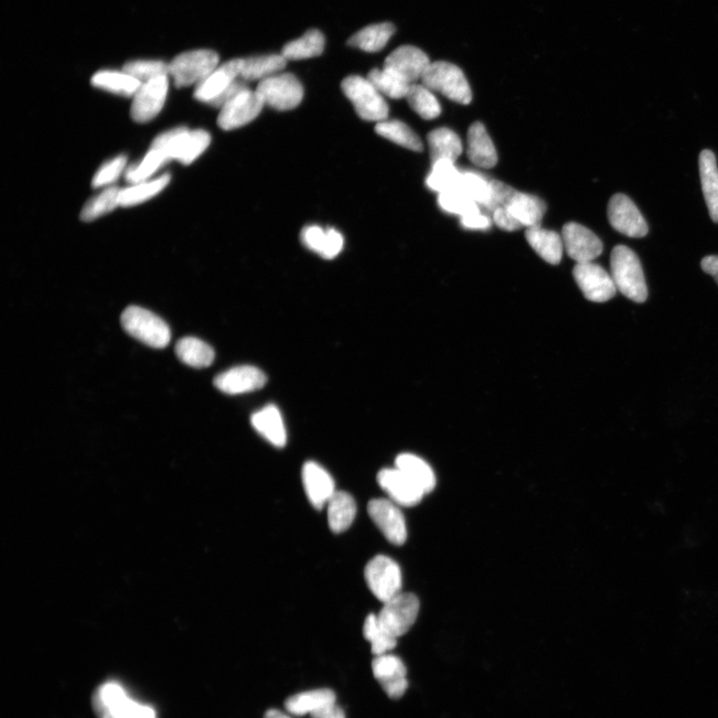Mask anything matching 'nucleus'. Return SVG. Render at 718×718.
<instances>
[{
    "label": "nucleus",
    "instance_id": "864d4df0",
    "mask_svg": "<svg viewBox=\"0 0 718 718\" xmlns=\"http://www.w3.org/2000/svg\"><path fill=\"white\" fill-rule=\"evenodd\" d=\"M460 218L463 227L469 230H487L492 224L490 218L480 210Z\"/></svg>",
    "mask_w": 718,
    "mask_h": 718
},
{
    "label": "nucleus",
    "instance_id": "a878e982",
    "mask_svg": "<svg viewBox=\"0 0 718 718\" xmlns=\"http://www.w3.org/2000/svg\"><path fill=\"white\" fill-rule=\"evenodd\" d=\"M525 237L544 261L551 265L561 262L565 248L562 235L558 233L539 226L527 229Z\"/></svg>",
    "mask_w": 718,
    "mask_h": 718
},
{
    "label": "nucleus",
    "instance_id": "412c9836",
    "mask_svg": "<svg viewBox=\"0 0 718 718\" xmlns=\"http://www.w3.org/2000/svg\"><path fill=\"white\" fill-rule=\"evenodd\" d=\"M243 59L229 60L219 66L209 77L197 85L194 98L201 102L210 104L226 91L231 85L241 79Z\"/></svg>",
    "mask_w": 718,
    "mask_h": 718
},
{
    "label": "nucleus",
    "instance_id": "5701e85b",
    "mask_svg": "<svg viewBox=\"0 0 718 718\" xmlns=\"http://www.w3.org/2000/svg\"><path fill=\"white\" fill-rule=\"evenodd\" d=\"M301 239L307 249L326 260L337 258L345 245V239L339 232L335 229L324 230L318 226L306 227Z\"/></svg>",
    "mask_w": 718,
    "mask_h": 718
},
{
    "label": "nucleus",
    "instance_id": "6e6d98bb",
    "mask_svg": "<svg viewBox=\"0 0 718 718\" xmlns=\"http://www.w3.org/2000/svg\"><path fill=\"white\" fill-rule=\"evenodd\" d=\"M702 269L714 277L718 285V255H707L702 261Z\"/></svg>",
    "mask_w": 718,
    "mask_h": 718
},
{
    "label": "nucleus",
    "instance_id": "473e14b6",
    "mask_svg": "<svg viewBox=\"0 0 718 718\" xmlns=\"http://www.w3.org/2000/svg\"><path fill=\"white\" fill-rule=\"evenodd\" d=\"M395 467L411 478L417 486H420L425 494L434 490L436 476L432 468L423 459L411 453H403L396 457Z\"/></svg>",
    "mask_w": 718,
    "mask_h": 718
},
{
    "label": "nucleus",
    "instance_id": "aec40b11",
    "mask_svg": "<svg viewBox=\"0 0 718 718\" xmlns=\"http://www.w3.org/2000/svg\"><path fill=\"white\" fill-rule=\"evenodd\" d=\"M266 380V375L258 368L241 366L220 373L213 384L224 393L238 395L263 389Z\"/></svg>",
    "mask_w": 718,
    "mask_h": 718
},
{
    "label": "nucleus",
    "instance_id": "7c9ffc66",
    "mask_svg": "<svg viewBox=\"0 0 718 718\" xmlns=\"http://www.w3.org/2000/svg\"><path fill=\"white\" fill-rule=\"evenodd\" d=\"M431 148L432 164L438 161H455L463 154V148L459 136L448 128H438L427 136Z\"/></svg>",
    "mask_w": 718,
    "mask_h": 718
},
{
    "label": "nucleus",
    "instance_id": "603ef678",
    "mask_svg": "<svg viewBox=\"0 0 718 718\" xmlns=\"http://www.w3.org/2000/svg\"><path fill=\"white\" fill-rule=\"evenodd\" d=\"M493 221L502 230L508 232L516 231L522 228V224L513 216L508 207H503L493 213Z\"/></svg>",
    "mask_w": 718,
    "mask_h": 718
},
{
    "label": "nucleus",
    "instance_id": "a18cd8bd",
    "mask_svg": "<svg viewBox=\"0 0 718 718\" xmlns=\"http://www.w3.org/2000/svg\"><path fill=\"white\" fill-rule=\"evenodd\" d=\"M461 173L455 167V163L450 161H438L432 164L430 176L426 179V185L439 194L441 193L457 189Z\"/></svg>",
    "mask_w": 718,
    "mask_h": 718
},
{
    "label": "nucleus",
    "instance_id": "dca6fc26",
    "mask_svg": "<svg viewBox=\"0 0 718 718\" xmlns=\"http://www.w3.org/2000/svg\"><path fill=\"white\" fill-rule=\"evenodd\" d=\"M562 238L567 255L577 264L593 262L604 250L602 241L591 230L578 223L566 224Z\"/></svg>",
    "mask_w": 718,
    "mask_h": 718
},
{
    "label": "nucleus",
    "instance_id": "72a5a7b5",
    "mask_svg": "<svg viewBox=\"0 0 718 718\" xmlns=\"http://www.w3.org/2000/svg\"><path fill=\"white\" fill-rule=\"evenodd\" d=\"M395 34V27L390 23H381L364 27L353 35L348 45L366 52L382 50Z\"/></svg>",
    "mask_w": 718,
    "mask_h": 718
},
{
    "label": "nucleus",
    "instance_id": "20e7f679",
    "mask_svg": "<svg viewBox=\"0 0 718 718\" xmlns=\"http://www.w3.org/2000/svg\"><path fill=\"white\" fill-rule=\"evenodd\" d=\"M421 82L428 89L442 93L450 100L464 105L473 101V91L465 74L455 64L447 61L432 62Z\"/></svg>",
    "mask_w": 718,
    "mask_h": 718
},
{
    "label": "nucleus",
    "instance_id": "6e6552de",
    "mask_svg": "<svg viewBox=\"0 0 718 718\" xmlns=\"http://www.w3.org/2000/svg\"><path fill=\"white\" fill-rule=\"evenodd\" d=\"M265 103L278 111L297 109L304 99L301 81L292 73H277L261 81L256 88Z\"/></svg>",
    "mask_w": 718,
    "mask_h": 718
},
{
    "label": "nucleus",
    "instance_id": "f257e3e1",
    "mask_svg": "<svg viewBox=\"0 0 718 718\" xmlns=\"http://www.w3.org/2000/svg\"><path fill=\"white\" fill-rule=\"evenodd\" d=\"M610 269L618 291L630 299L642 304L648 298V287L642 266L634 251L619 245L610 254Z\"/></svg>",
    "mask_w": 718,
    "mask_h": 718
},
{
    "label": "nucleus",
    "instance_id": "9d476101",
    "mask_svg": "<svg viewBox=\"0 0 718 718\" xmlns=\"http://www.w3.org/2000/svg\"><path fill=\"white\" fill-rule=\"evenodd\" d=\"M420 609V599L414 594L401 592L383 603L378 618L381 626L391 636L399 639L414 625Z\"/></svg>",
    "mask_w": 718,
    "mask_h": 718
},
{
    "label": "nucleus",
    "instance_id": "7ed1b4c3",
    "mask_svg": "<svg viewBox=\"0 0 718 718\" xmlns=\"http://www.w3.org/2000/svg\"><path fill=\"white\" fill-rule=\"evenodd\" d=\"M99 718H156L152 707L133 701L120 683L105 682L92 696Z\"/></svg>",
    "mask_w": 718,
    "mask_h": 718
},
{
    "label": "nucleus",
    "instance_id": "2eb2a0df",
    "mask_svg": "<svg viewBox=\"0 0 718 718\" xmlns=\"http://www.w3.org/2000/svg\"><path fill=\"white\" fill-rule=\"evenodd\" d=\"M368 511L373 523L391 544L405 543L406 522L398 504L390 499H373L369 503Z\"/></svg>",
    "mask_w": 718,
    "mask_h": 718
},
{
    "label": "nucleus",
    "instance_id": "c9c22d12",
    "mask_svg": "<svg viewBox=\"0 0 718 718\" xmlns=\"http://www.w3.org/2000/svg\"><path fill=\"white\" fill-rule=\"evenodd\" d=\"M91 84L94 88L109 91L125 98H134L142 83L131 75L122 71H99L93 75Z\"/></svg>",
    "mask_w": 718,
    "mask_h": 718
},
{
    "label": "nucleus",
    "instance_id": "4c0bfd02",
    "mask_svg": "<svg viewBox=\"0 0 718 718\" xmlns=\"http://www.w3.org/2000/svg\"><path fill=\"white\" fill-rule=\"evenodd\" d=\"M375 132L388 140L411 151L421 152L423 149L421 138L411 128L400 120H385L378 123Z\"/></svg>",
    "mask_w": 718,
    "mask_h": 718
},
{
    "label": "nucleus",
    "instance_id": "8fccbe9b",
    "mask_svg": "<svg viewBox=\"0 0 718 718\" xmlns=\"http://www.w3.org/2000/svg\"><path fill=\"white\" fill-rule=\"evenodd\" d=\"M127 165V157L124 155L117 156L109 161L96 172L93 180V188H101L109 184L120 177Z\"/></svg>",
    "mask_w": 718,
    "mask_h": 718
},
{
    "label": "nucleus",
    "instance_id": "c756f323",
    "mask_svg": "<svg viewBox=\"0 0 718 718\" xmlns=\"http://www.w3.org/2000/svg\"><path fill=\"white\" fill-rule=\"evenodd\" d=\"M507 207L513 216L522 224V227H527V229L541 226L546 210L543 200L520 192H517Z\"/></svg>",
    "mask_w": 718,
    "mask_h": 718
},
{
    "label": "nucleus",
    "instance_id": "f3484780",
    "mask_svg": "<svg viewBox=\"0 0 718 718\" xmlns=\"http://www.w3.org/2000/svg\"><path fill=\"white\" fill-rule=\"evenodd\" d=\"M378 482L390 499L399 506L413 507L421 503L425 495L420 486L396 467L380 470Z\"/></svg>",
    "mask_w": 718,
    "mask_h": 718
},
{
    "label": "nucleus",
    "instance_id": "0eeeda50",
    "mask_svg": "<svg viewBox=\"0 0 718 718\" xmlns=\"http://www.w3.org/2000/svg\"><path fill=\"white\" fill-rule=\"evenodd\" d=\"M220 57L210 49H198L181 53L169 63V73L177 88L200 84L219 67Z\"/></svg>",
    "mask_w": 718,
    "mask_h": 718
},
{
    "label": "nucleus",
    "instance_id": "c03bdc74",
    "mask_svg": "<svg viewBox=\"0 0 718 718\" xmlns=\"http://www.w3.org/2000/svg\"><path fill=\"white\" fill-rule=\"evenodd\" d=\"M168 158L160 150L150 148L140 162L127 168L125 178L127 182L135 185L142 183L151 177L156 171L168 162Z\"/></svg>",
    "mask_w": 718,
    "mask_h": 718
},
{
    "label": "nucleus",
    "instance_id": "393cba45",
    "mask_svg": "<svg viewBox=\"0 0 718 718\" xmlns=\"http://www.w3.org/2000/svg\"><path fill=\"white\" fill-rule=\"evenodd\" d=\"M251 422L256 432L266 442L276 447H284L286 443V431L281 411L270 404L252 415Z\"/></svg>",
    "mask_w": 718,
    "mask_h": 718
},
{
    "label": "nucleus",
    "instance_id": "5fc2aeb1",
    "mask_svg": "<svg viewBox=\"0 0 718 718\" xmlns=\"http://www.w3.org/2000/svg\"><path fill=\"white\" fill-rule=\"evenodd\" d=\"M246 88H249L246 87L245 82L242 79H239L234 82L226 91L223 92L219 98H217L215 100H213L209 105L221 109L223 106L226 105L229 101L235 98V96Z\"/></svg>",
    "mask_w": 718,
    "mask_h": 718
},
{
    "label": "nucleus",
    "instance_id": "6ab92c4d",
    "mask_svg": "<svg viewBox=\"0 0 718 718\" xmlns=\"http://www.w3.org/2000/svg\"><path fill=\"white\" fill-rule=\"evenodd\" d=\"M374 678L380 683L381 688L392 700L402 698L409 682H407V670L403 661L390 653L375 657L372 662Z\"/></svg>",
    "mask_w": 718,
    "mask_h": 718
},
{
    "label": "nucleus",
    "instance_id": "79ce46f5",
    "mask_svg": "<svg viewBox=\"0 0 718 718\" xmlns=\"http://www.w3.org/2000/svg\"><path fill=\"white\" fill-rule=\"evenodd\" d=\"M412 110L425 120H435L442 114L441 103L437 100L431 89L424 85L412 84L409 94L406 96Z\"/></svg>",
    "mask_w": 718,
    "mask_h": 718
},
{
    "label": "nucleus",
    "instance_id": "f03ea898",
    "mask_svg": "<svg viewBox=\"0 0 718 718\" xmlns=\"http://www.w3.org/2000/svg\"><path fill=\"white\" fill-rule=\"evenodd\" d=\"M210 143L211 135L207 131L179 127L157 136L151 147L160 150L169 161L177 160L190 165L206 151Z\"/></svg>",
    "mask_w": 718,
    "mask_h": 718
},
{
    "label": "nucleus",
    "instance_id": "2f4dec72",
    "mask_svg": "<svg viewBox=\"0 0 718 718\" xmlns=\"http://www.w3.org/2000/svg\"><path fill=\"white\" fill-rule=\"evenodd\" d=\"M287 60L282 55H267L243 59L240 78L245 82L263 81L283 71Z\"/></svg>",
    "mask_w": 718,
    "mask_h": 718
},
{
    "label": "nucleus",
    "instance_id": "13d9d810",
    "mask_svg": "<svg viewBox=\"0 0 718 718\" xmlns=\"http://www.w3.org/2000/svg\"><path fill=\"white\" fill-rule=\"evenodd\" d=\"M265 718H292V717L280 711L271 710L265 713Z\"/></svg>",
    "mask_w": 718,
    "mask_h": 718
},
{
    "label": "nucleus",
    "instance_id": "37998d69",
    "mask_svg": "<svg viewBox=\"0 0 718 718\" xmlns=\"http://www.w3.org/2000/svg\"><path fill=\"white\" fill-rule=\"evenodd\" d=\"M363 636L370 642L371 651L375 657L390 653L398 639L394 638L380 623L378 615L370 614L363 625Z\"/></svg>",
    "mask_w": 718,
    "mask_h": 718
},
{
    "label": "nucleus",
    "instance_id": "09e8293b",
    "mask_svg": "<svg viewBox=\"0 0 718 718\" xmlns=\"http://www.w3.org/2000/svg\"><path fill=\"white\" fill-rule=\"evenodd\" d=\"M439 206L450 213H455L460 217L480 210L479 205L469 199L459 189L449 190L441 193L438 197Z\"/></svg>",
    "mask_w": 718,
    "mask_h": 718
},
{
    "label": "nucleus",
    "instance_id": "bb28decb",
    "mask_svg": "<svg viewBox=\"0 0 718 718\" xmlns=\"http://www.w3.org/2000/svg\"><path fill=\"white\" fill-rule=\"evenodd\" d=\"M700 174L702 188L711 218L718 224V167L716 157L711 150L700 154Z\"/></svg>",
    "mask_w": 718,
    "mask_h": 718
},
{
    "label": "nucleus",
    "instance_id": "ddd939ff",
    "mask_svg": "<svg viewBox=\"0 0 718 718\" xmlns=\"http://www.w3.org/2000/svg\"><path fill=\"white\" fill-rule=\"evenodd\" d=\"M608 218L612 227L630 238H644L649 233L648 224L628 196L616 194L610 198Z\"/></svg>",
    "mask_w": 718,
    "mask_h": 718
},
{
    "label": "nucleus",
    "instance_id": "f8f14e48",
    "mask_svg": "<svg viewBox=\"0 0 718 718\" xmlns=\"http://www.w3.org/2000/svg\"><path fill=\"white\" fill-rule=\"evenodd\" d=\"M265 103L256 90L246 88L223 106L218 116L221 130L231 131L251 123L260 115Z\"/></svg>",
    "mask_w": 718,
    "mask_h": 718
},
{
    "label": "nucleus",
    "instance_id": "58836bf2",
    "mask_svg": "<svg viewBox=\"0 0 718 718\" xmlns=\"http://www.w3.org/2000/svg\"><path fill=\"white\" fill-rule=\"evenodd\" d=\"M368 79L374 85L383 96L392 99H406L411 88V84L405 81L389 68H374L369 73Z\"/></svg>",
    "mask_w": 718,
    "mask_h": 718
},
{
    "label": "nucleus",
    "instance_id": "e433bc0d",
    "mask_svg": "<svg viewBox=\"0 0 718 718\" xmlns=\"http://www.w3.org/2000/svg\"><path fill=\"white\" fill-rule=\"evenodd\" d=\"M175 352L182 362L195 369L208 368L215 359V351L205 341L196 338L180 339Z\"/></svg>",
    "mask_w": 718,
    "mask_h": 718
},
{
    "label": "nucleus",
    "instance_id": "ea45409f",
    "mask_svg": "<svg viewBox=\"0 0 718 718\" xmlns=\"http://www.w3.org/2000/svg\"><path fill=\"white\" fill-rule=\"evenodd\" d=\"M121 191L122 189L118 187L107 188L99 195L88 201L81 211V220L83 222L95 221L112 212L118 206H121Z\"/></svg>",
    "mask_w": 718,
    "mask_h": 718
},
{
    "label": "nucleus",
    "instance_id": "4be33fe9",
    "mask_svg": "<svg viewBox=\"0 0 718 718\" xmlns=\"http://www.w3.org/2000/svg\"><path fill=\"white\" fill-rule=\"evenodd\" d=\"M303 484L310 504L317 510L327 506L337 492L334 479L324 467L314 461H309L304 465Z\"/></svg>",
    "mask_w": 718,
    "mask_h": 718
},
{
    "label": "nucleus",
    "instance_id": "1a4fd4ad",
    "mask_svg": "<svg viewBox=\"0 0 718 718\" xmlns=\"http://www.w3.org/2000/svg\"><path fill=\"white\" fill-rule=\"evenodd\" d=\"M367 584L371 593L385 603L401 593L402 575L401 567L390 557H374L364 570Z\"/></svg>",
    "mask_w": 718,
    "mask_h": 718
},
{
    "label": "nucleus",
    "instance_id": "4d7b16f0",
    "mask_svg": "<svg viewBox=\"0 0 718 718\" xmlns=\"http://www.w3.org/2000/svg\"><path fill=\"white\" fill-rule=\"evenodd\" d=\"M312 718H346V714L337 703H334L315 713Z\"/></svg>",
    "mask_w": 718,
    "mask_h": 718
},
{
    "label": "nucleus",
    "instance_id": "cd10ccee",
    "mask_svg": "<svg viewBox=\"0 0 718 718\" xmlns=\"http://www.w3.org/2000/svg\"><path fill=\"white\" fill-rule=\"evenodd\" d=\"M327 506L329 528L336 534L347 531L356 519L357 503L348 492L337 491Z\"/></svg>",
    "mask_w": 718,
    "mask_h": 718
},
{
    "label": "nucleus",
    "instance_id": "a211bd4d",
    "mask_svg": "<svg viewBox=\"0 0 718 718\" xmlns=\"http://www.w3.org/2000/svg\"><path fill=\"white\" fill-rule=\"evenodd\" d=\"M431 63L430 57L421 48L403 46L390 53L385 59L383 68L399 74L401 78L412 85L422 79Z\"/></svg>",
    "mask_w": 718,
    "mask_h": 718
},
{
    "label": "nucleus",
    "instance_id": "f704fd0d",
    "mask_svg": "<svg viewBox=\"0 0 718 718\" xmlns=\"http://www.w3.org/2000/svg\"><path fill=\"white\" fill-rule=\"evenodd\" d=\"M325 46L323 32L309 29L302 37L288 42L283 48L282 56L287 61L313 58L323 55Z\"/></svg>",
    "mask_w": 718,
    "mask_h": 718
},
{
    "label": "nucleus",
    "instance_id": "4468645a",
    "mask_svg": "<svg viewBox=\"0 0 718 718\" xmlns=\"http://www.w3.org/2000/svg\"><path fill=\"white\" fill-rule=\"evenodd\" d=\"M169 90L168 77H160L142 83L134 95L131 117L137 123H147L155 120L162 111Z\"/></svg>",
    "mask_w": 718,
    "mask_h": 718
},
{
    "label": "nucleus",
    "instance_id": "b1692460",
    "mask_svg": "<svg viewBox=\"0 0 718 718\" xmlns=\"http://www.w3.org/2000/svg\"><path fill=\"white\" fill-rule=\"evenodd\" d=\"M467 156L471 162L481 168H493L497 165L498 156L485 126L475 122L470 126L467 134Z\"/></svg>",
    "mask_w": 718,
    "mask_h": 718
},
{
    "label": "nucleus",
    "instance_id": "49530a36",
    "mask_svg": "<svg viewBox=\"0 0 718 718\" xmlns=\"http://www.w3.org/2000/svg\"><path fill=\"white\" fill-rule=\"evenodd\" d=\"M123 71L141 83L170 75L169 64L161 60L130 61L125 64Z\"/></svg>",
    "mask_w": 718,
    "mask_h": 718
},
{
    "label": "nucleus",
    "instance_id": "3c124183",
    "mask_svg": "<svg viewBox=\"0 0 718 718\" xmlns=\"http://www.w3.org/2000/svg\"><path fill=\"white\" fill-rule=\"evenodd\" d=\"M517 194V191L497 180L490 181V193L484 206H482L494 213L496 210L507 207L511 200Z\"/></svg>",
    "mask_w": 718,
    "mask_h": 718
},
{
    "label": "nucleus",
    "instance_id": "de8ad7c7",
    "mask_svg": "<svg viewBox=\"0 0 718 718\" xmlns=\"http://www.w3.org/2000/svg\"><path fill=\"white\" fill-rule=\"evenodd\" d=\"M457 189L482 207L489 197L490 181L473 172H464L461 173Z\"/></svg>",
    "mask_w": 718,
    "mask_h": 718
},
{
    "label": "nucleus",
    "instance_id": "39448f33",
    "mask_svg": "<svg viewBox=\"0 0 718 718\" xmlns=\"http://www.w3.org/2000/svg\"><path fill=\"white\" fill-rule=\"evenodd\" d=\"M341 89L355 106L361 120L378 123L389 120L387 101L368 78L351 75L342 81Z\"/></svg>",
    "mask_w": 718,
    "mask_h": 718
},
{
    "label": "nucleus",
    "instance_id": "9b49d317",
    "mask_svg": "<svg viewBox=\"0 0 718 718\" xmlns=\"http://www.w3.org/2000/svg\"><path fill=\"white\" fill-rule=\"evenodd\" d=\"M573 275L585 297L594 303H606L617 294L612 275L593 262L577 264Z\"/></svg>",
    "mask_w": 718,
    "mask_h": 718
},
{
    "label": "nucleus",
    "instance_id": "c85d7f7f",
    "mask_svg": "<svg viewBox=\"0 0 718 718\" xmlns=\"http://www.w3.org/2000/svg\"><path fill=\"white\" fill-rule=\"evenodd\" d=\"M334 703H337L334 692L327 689L315 690L292 696L286 701V709L295 716H312Z\"/></svg>",
    "mask_w": 718,
    "mask_h": 718
},
{
    "label": "nucleus",
    "instance_id": "a19ab883",
    "mask_svg": "<svg viewBox=\"0 0 718 718\" xmlns=\"http://www.w3.org/2000/svg\"><path fill=\"white\" fill-rule=\"evenodd\" d=\"M171 176L165 174L152 181H145L121 191V206L133 207L152 199L170 183Z\"/></svg>",
    "mask_w": 718,
    "mask_h": 718
},
{
    "label": "nucleus",
    "instance_id": "423d86ee",
    "mask_svg": "<svg viewBox=\"0 0 718 718\" xmlns=\"http://www.w3.org/2000/svg\"><path fill=\"white\" fill-rule=\"evenodd\" d=\"M121 324L127 334L153 349H165L171 340V330L165 321L145 308L127 307Z\"/></svg>",
    "mask_w": 718,
    "mask_h": 718
}]
</instances>
